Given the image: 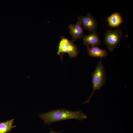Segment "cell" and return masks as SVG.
<instances>
[{"mask_svg":"<svg viewBox=\"0 0 133 133\" xmlns=\"http://www.w3.org/2000/svg\"><path fill=\"white\" fill-rule=\"evenodd\" d=\"M61 131H59L58 132H56L55 131H53L51 129L49 133H61Z\"/></svg>","mask_w":133,"mask_h":133,"instance_id":"cell-11","label":"cell"},{"mask_svg":"<svg viewBox=\"0 0 133 133\" xmlns=\"http://www.w3.org/2000/svg\"><path fill=\"white\" fill-rule=\"evenodd\" d=\"M69 33L72 37L71 40L74 42L82 38L83 36V28L80 20L78 19L77 23L75 24H70L68 26Z\"/></svg>","mask_w":133,"mask_h":133,"instance_id":"cell-6","label":"cell"},{"mask_svg":"<svg viewBox=\"0 0 133 133\" xmlns=\"http://www.w3.org/2000/svg\"><path fill=\"white\" fill-rule=\"evenodd\" d=\"M88 55L93 57H98L102 58L106 57L108 55L107 51L105 49H101L98 47H94L90 48L89 46H86Z\"/></svg>","mask_w":133,"mask_h":133,"instance_id":"cell-8","label":"cell"},{"mask_svg":"<svg viewBox=\"0 0 133 133\" xmlns=\"http://www.w3.org/2000/svg\"><path fill=\"white\" fill-rule=\"evenodd\" d=\"M92 76L93 90L92 94H93L96 90H100L105 82V71L102 62V58L98 62Z\"/></svg>","mask_w":133,"mask_h":133,"instance_id":"cell-3","label":"cell"},{"mask_svg":"<svg viewBox=\"0 0 133 133\" xmlns=\"http://www.w3.org/2000/svg\"><path fill=\"white\" fill-rule=\"evenodd\" d=\"M83 38L84 45L91 46L92 47H98L101 44V41L97 33L94 32L88 35H83Z\"/></svg>","mask_w":133,"mask_h":133,"instance_id":"cell-7","label":"cell"},{"mask_svg":"<svg viewBox=\"0 0 133 133\" xmlns=\"http://www.w3.org/2000/svg\"><path fill=\"white\" fill-rule=\"evenodd\" d=\"M108 26L111 27H116L121 25L123 22L120 14L116 12L111 15L107 18Z\"/></svg>","mask_w":133,"mask_h":133,"instance_id":"cell-9","label":"cell"},{"mask_svg":"<svg viewBox=\"0 0 133 133\" xmlns=\"http://www.w3.org/2000/svg\"><path fill=\"white\" fill-rule=\"evenodd\" d=\"M14 118L5 122H0V133H7L10 132L12 129L16 127L13 125Z\"/></svg>","mask_w":133,"mask_h":133,"instance_id":"cell-10","label":"cell"},{"mask_svg":"<svg viewBox=\"0 0 133 133\" xmlns=\"http://www.w3.org/2000/svg\"><path fill=\"white\" fill-rule=\"evenodd\" d=\"M61 40L58 46L57 54L61 56V59L63 61V55L67 53L71 58H75L78 54L79 51L77 46L73 42L63 37H61Z\"/></svg>","mask_w":133,"mask_h":133,"instance_id":"cell-2","label":"cell"},{"mask_svg":"<svg viewBox=\"0 0 133 133\" xmlns=\"http://www.w3.org/2000/svg\"><path fill=\"white\" fill-rule=\"evenodd\" d=\"M122 36V32L118 28L114 30H108L107 31L105 35L104 41L110 51L114 50L121 41Z\"/></svg>","mask_w":133,"mask_h":133,"instance_id":"cell-4","label":"cell"},{"mask_svg":"<svg viewBox=\"0 0 133 133\" xmlns=\"http://www.w3.org/2000/svg\"><path fill=\"white\" fill-rule=\"evenodd\" d=\"M40 118L44 121L45 125H50L54 122L75 119L82 120L87 118L86 115L81 110L73 111L65 109H60L39 114Z\"/></svg>","mask_w":133,"mask_h":133,"instance_id":"cell-1","label":"cell"},{"mask_svg":"<svg viewBox=\"0 0 133 133\" xmlns=\"http://www.w3.org/2000/svg\"><path fill=\"white\" fill-rule=\"evenodd\" d=\"M78 19L80 21L84 29L91 32L96 31L97 28V23L91 14H88L84 16H79Z\"/></svg>","mask_w":133,"mask_h":133,"instance_id":"cell-5","label":"cell"}]
</instances>
